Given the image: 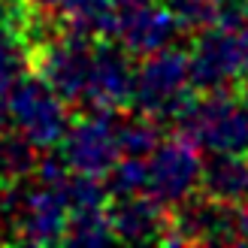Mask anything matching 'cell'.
<instances>
[{"instance_id":"obj_1","label":"cell","mask_w":248,"mask_h":248,"mask_svg":"<svg viewBox=\"0 0 248 248\" xmlns=\"http://www.w3.org/2000/svg\"><path fill=\"white\" fill-rule=\"evenodd\" d=\"M170 127L206 155H248V91H194Z\"/></svg>"},{"instance_id":"obj_2","label":"cell","mask_w":248,"mask_h":248,"mask_svg":"<svg viewBox=\"0 0 248 248\" xmlns=\"http://www.w3.org/2000/svg\"><path fill=\"white\" fill-rule=\"evenodd\" d=\"M191 64L188 52L179 46H167L160 52L145 55L133 70V94L130 109L170 124L176 112L191 100Z\"/></svg>"},{"instance_id":"obj_3","label":"cell","mask_w":248,"mask_h":248,"mask_svg":"<svg viewBox=\"0 0 248 248\" xmlns=\"http://www.w3.org/2000/svg\"><path fill=\"white\" fill-rule=\"evenodd\" d=\"M9 112L16 130L24 133L36 148H58L64 133L73 124V106L48 85L36 70L24 76L6 91Z\"/></svg>"},{"instance_id":"obj_4","label":"cell","mask_w":248,"mask_h":248,"mask_svg":"<svg viewBox=\"0 0 248 248\" xmlns=\"http://www.w3.org/2000/svg\"><path fill=\"white\" fill-rule=\"evenodd\" d=\"M242 206L221 203L203 191L170 209L167 245H242Z\"/></svg>"},{"instance_id":"obj_5","label":"cell","mask_w":248,"mask_h":248,"mask_svg":"<svg viewBox=\"0 0 248 248\" xmlns=\"http://www.w3.org/2000/svg\"><path fill=\"white\" fill-rule=\"evenodd\" d=\"M188 64H191L194 91H224V88H236V82H242L248 55L236 31L212 24V28L194 33Z\"/></svg>"},{"instance_id":"obj_6","label":"cell","mask_w":248,"mask_h":248,"mask_svg":"<svg viewBox=\"0 0 248 248\" xmlns=\"http://www.w3.org/2000/svg\"><path fill=\"white\" fill-rule=\"evenodd\" d=\"M118 112L121 109H100V112H79L70 124L58 152L64 155L70 170L106 176L121 157L118 152Z\"/></svg>"},{"instance_id":"obj_7","label":"cell","mask_w":248,"mask_h":248,"mask_svg":"<svg viewBox=\"0 0 248 248\" xmlns=\"http://www.w3.org/2000/svg\"><path fill=\"white\" fill-rule=\"evenodd\" d=\"M145 164H148V194L170 209L200 191V172H203L200 148H194L182 136L160 140L157 148L145 157Z\"/></svg>"},{"instance_id":"obj_8","label":"cell","mask_w":248,"mask_h":248,"mask_svg":"<svg viewBox=\"0 0 248 248\" xmlns=\"http://www.w3.org/2000/svg\"><path fill=\"white\" fill-rule=\"evenodd\" d=\"M133 55L115 40H97L94 46V70H91V91L82 112H100V109H130L133 94Z\"/></svg>"},{"instance_id":"obj_9","label":"cell","mask_w":248,"mask_h":248,"mask_svg":"<svg viewBox=\"0 0 248 248\" xmlns=\"http://www.w3.org/2000/svg\"><path fill=\"white\" fill-rule=\"evenodd\" d=\"M106 212L118 242H170V206L155 200L148 191L112 197V203H106Z\"/></svg>"},{"instance_id":"obj_10","label":"cell","mask_w":248,"mask_h":248,"mask_svg":"<svg viewBox=\"0 0 248 248\" xmlns=\"http://www.w3.org/2000/svg\"><path fill=\"white\" fill-rule=\"evenodd\" d=\"M182 36H185V28L157 0L121 16V24H118V43L133 58H145V55L160 52L167 46H176Z\"/></svg>"},{"instance_id":"obj_11","label":"cell","mask_w":248,"mask_h":248,"mask_svg":"<svg viewBox=\"0 0 248 248\" xmlns=\"http://www.w3.org/2000/svg\"><path fill=\"white\" fill-rule=\"evenodd\" d=\"M200 191L212 200L245 206L248 203V155H209L200 172Z\"/></svg>"},{"instance_id":"obj_12","label":"cell","mask_w":248,"mask_h":248,"mask_svg":"<svg viewBox=\"0 0 248 248\" xmlns=\"http://www.w3.org/2000/svg\"><path fill=\"white\" fill-rule=\"evenodd\" d=\"M40 155L43 148H36L24 133L3 130L0 133V188L31 179L36 164H40Z\"/></svg>"},{"instance_id":"obj_13","label":"cell","mask_w":248,"mask_h":248,"mask_svg":"<svg viewBox=\"0 0 248 248\" xmlns=\"http://www.w3.org/2000/svg\"><path fill=\"white\" fill-rule=\"evenodd\" d=\"M118 24L121 16L112 6V0H79L64 18V28L88 36V40H118Z\"/></svg>"},{"instance_id":"obj_14","label":"cell","mask_w":248,"mask_h":248,"mask_svg":"<svg viewBox=\"0 0 248 248\" xmlns=\"http://www.w3.org/2000/svg\"><path fill=\"white\" fill-rule=\"evenodd\" d=\"M160 136V121L148 118L136 109H121L118 112V152L121 157H148L157 148Z\"/></svg>"},{"instance_id":"obj_15","label":"cell","mask_w":248,"mask_h":248,"mask_svg":"<svg viewBox=\"0 0 248 248\" xmlns=\"http://www.w3.org/2000/svg\"><path fill=\"white\" fill-rule=\"evenodd\" d=\"M64 242H70V245H109V242H115V230H112L106 206L73 209L67 218Z\"/></svg>"},{"instance_id":"obj_16","label":"cell","mask_w":248,"mask_h":248,"mask_svg":"<svg viewBox=\"0 0 248 248\" xmlns=\"http://www.w3.org/2000/svg\"><path fill=\"white\" fill-rule=\"evenodd\" d=\"M55 188L61 191V197H64V203H67L70 212H73V209L106 206V200H109L103 176H88V172H76V170H70L67 179L61 185H55Z\"/></svg>"},{"instance_id":"obj_17","label":"cell","mask_w":248,"mask_h":248,"mask_svg":"<svg viewBox=\"0 0 248 248\" xmlns=\"http://www.w3.org/2000/svg\"><path fill=\"white\" fill-rule=\"evenodd\" d=\"M31 70V48L21 33L0 28V91H9Z\"/></svg>"},{"instance_id":"obj_18","label":"cell","mask_w":248,"mask_h":248,"mask_svg":"<svg viewBox=\"0 0 248 248\" xmlns=\"http://www.w3.org/2000/svg\"><path fill=\"white\" fill-rule=\"evenodd\" d=\"M109 200L112 197H127V194H142L148 191V164L145 157H118L112 170L103 176Z\"/></svg>"},{"instance_id":"obj_19","label":"cell","mask_w":248,"mask_h":248,"mask_svg":"<svg viewBox=\"0 0 248 248\" xmlns=\"http://www.w3.org/2000/svg\"><path fill=\"white\" fill-rule=\"evenodd\" d=\"M164 9H170V16L176 18L185 33L206 31L218 21V3L221 0H157Z\"/></svg>"},{"instance_id":"obj_20","label":"cell","mask_w":248,"mask_h":248,"mask_svg":"<svg viewBox=\"0 0 248 248\" xmlns=\"http://www.w3.org/2000/svg\"><path fill=\"white\" fill-rule=\"evenodd\" d=\"M28 3V9L33 12H40V16H48V18H58V21H64L73 6L79 3V0H24Z\"/></svg>"},{"instance_id":"obj_21","label":"cell","mask_w":248,"mask_h":248,"mask_svg":"<svg viewBox=\"0 0 248 248\" xmlns=\"http://www.w3.org/2000/svg\"><path fill=\"white\" fill-rule=\"evenodd\" d=\"M9 124H12V112H9V97L0 91V133L9 130Z\"/></svg>"},{"instance_id":"obj_22","label":"cell","mask_w":248,"mask_h":248,"mask_svg":"<svg viewBox=\"0 0 248 248\" xmlns=\"http://www.w3.org/2000/svg\"><path fill=\"white\" fill-rule=\"evenodd\" d=\"M242 233H245V242H248V203L242 206Z\"/></svg>"},{"instance_id":"obj_23","label":"cell","mask_w":248,"mask_h":248,"mask_svg":"<svg viewBox=\"0 0 248 248\" xmlns=\"http://www.w3.org/2000/svg\"><path fill=\"white\" fill-rule=\"evenodd\" d=\"M242 88L248 91V67H245V73H242Z\"/></svg>"}]
</instances>
